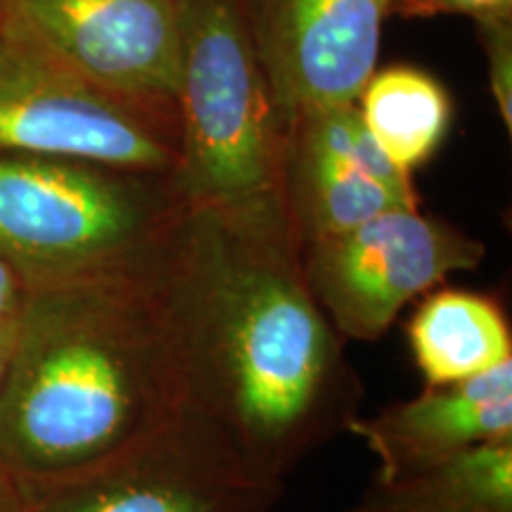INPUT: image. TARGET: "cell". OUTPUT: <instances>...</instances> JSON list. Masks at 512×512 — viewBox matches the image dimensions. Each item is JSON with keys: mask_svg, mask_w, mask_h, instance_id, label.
Wrapping results in <instances>:
<instances>
[{"mask_svg": "<svg viewBox=\"0 0 512 512\" xmlns=\"http://www.w3.org/2000/svg\"><path fill=\"white\" fill-rule=\"evenodd\" d=\"M347 512H512V439L375 477Z\"/></svg>", "mask_w": 512, "mask_h": 512, "instance_id": "cell-13", "label": "cell"}, {"mask_svg": "<svg viewBox=\"0 0 512 512\" xmlns=\"http://www.w3.org/2000/svg\"><path fill=\"white\" fill-rule=\"evenodd\" d=\"M408 342L427 384L479 377L512 361V332L503 306L486 294H427L408 323Z\"/></svg>", "mask_w": 512, "mask_h": 512, "instance_id": "cell-12", "label": "cell"}, {"mask_svg": "<svg viewBox=\"0 0 512 512\" xmlns=\"http://www.w3.org/2000/svg\"><path fill=\"white\" fill-rule=\"evenodd\" d=\"M479 38L486 53L489 86L501 114L505 131H512V19H484L477 22Z\"/></svg>", "mask_w": 512, "mask_h": 512, "instance_id": "cell-15", "label": "cell"}, {"mask_svg": "<svg viewBox=\"0 0 512 512\" xmlns=\"http://www.w3.org/2000/svg\"><path fill=\"white\" fill-rule=\"evenodd\" d=\"M377 456L375 477H396L482 444L512 439V361L472 380L427 384L415 399L356 415L347 427Z\"/></svg>", "mask_w": 512, "mask_h": 512, "instance_id": "cell-11", "label": "cell"}, {"mask_svg": "<svg viewBox=\"0 0 512 512\" xmlns=\"http://www.w3.org/2000/svg\"><path fill=\"white\" fill-rule=\"evenodd\" d=\"M482 240L420 209H392L302 245L306 283L344 342H375L413 299L475 271Z\"/></svg>", "mask_w": 512, "mask_h": 512, "instance_id": "cell-6", "label": "cell"}, {"mask_svg": "<svg viewBox=\"0 0 512 512\" xmlns=\"http://www.w3.org/2000/svg\"><path fill=\"white\" fill-rule=\"evenodd\" d=\"M83 79L176 102L178 0H0Z\"/></svg>", "mask_w": 512, "mask_h": 512, "instance_id": "cell-10", "label": "cell"}, {"mask_svg": "<svg viewBox=\"0 0 512 512\" xmlns=\"http://www.w3.org/2000/svg\"><path fill=\"white\" fill-rule=\"evenodd\" d=\"M249 34L285 124L356 105L377 69L394 0H242Z\"/></svg>", "mask_w": 512, "mask_h": 512, "instance_id": "cell-8", "label": "cell"}, {"mask_svg": "<svg viewBox=\"0 0 512 512\" xmlns=\"http://www.w3.org/2000/svg\"><path fill=\"white\" fill-rule=\"evenodd\" d=\"M0 152L171 176L176 102L95 86L0 3Z\"/></svg>", "mask_w": 512, "mask_h": 512, "instance_id": "cell-5", "label": "cell"}, {"mask_svg": "<svg viewBox=\"0 0 512 512\" xmlns=\"http://www.w3.org/2000/svg\"><path fill=\"white\" fill-rule=\"evenodd\" d=\"M392 15L434 17L465 15L475 22L484 19H512V0H394Z\"/></svg>", "mask_w": 512, "mask_h": 512, "instance_id": "cell-16", "label": "cell"}, {"mask_svg": "<svg viewBox=\"0 0 512 512\" xmlns=\"http://www.w3.org/2000/svg\"><path fill=\"white\" fill-rule=\"evenodd\" d=\"M0 512H29L27 486L0 456Z\"/></svg>", "mask_w": 512, "mask_h": 512, "instance_id": "cell-18", "label": "cell"}, {"mask_svg": "<svg viewBox=\"0 0 512 512\" xmlns=\"http://www.w3.org/2000/svg\"><path fill=\"white\" fill-rule=\"evenodd\" d=\"M150 278L181 366V418L249 477L283 486L347 432L361 382L306 283L285 204H183Z\"/></svg>", "mask_w": 512, "mask_h": 512, "instance_id": "cell-1", "label": "cell"}, {"mask_svg": "<svg viewBox=\"0 0 512 512\" xmlns=\"http://www.w3.org/2000/svg\"><path fill=\"white\" fill-rule=\"evenodd\" d=\"M27 285L0 259V320L17 318L27 304Z\"/></svg>", "mask_w": 512, "mask_h": 512, "instance_id": "cell-17", "label": "cell"}, {"mask_svg": "<svg viewBox=\"0 0 512 512\" xmlns=\"http://www.w3.org/2000/svg\"><path fill=\"white\" fill-rule=\"evenodd\" d=\"M356 110L389 162L411 176L437 155L453 121L451 95L441 81L411 64L375 69Z\"/></svg>", "mask_w": 512, "mask_h": 512, "instance_id": "cell-14", "label": "cell"}, {"mask_svg": "<svg viewBox=\"0 0 512 512\" xmlns=\"http://www.w3.org/2000/svg\"><path fill=\"white\" fill-rule=\"evenodd\" d=\"M150 259L29 290L0 384V456L27 489L110 463L181 415V366Z\"/></svg>", "mask_w": 512, "mask_h": 512, "instance_id": "cell-2", "label": "cell"}, {"mask_svg": "<svg viewBox=\"0 0 512 512\" xmlns=\"http://www.w3.org/2000/svg\"><path fill=\"white\" fill-rule=\"evenodd\" d=\"M17 330H19V316L10 320H0V384L8 373L12 354H15L17 344Z\"/></svg>", "mask_w": 512, "mask_h": 512, "instance_id": "cell-19", "label": "cell"}, {"mask_svg": "<svg viewBox=\"0 0 512 512\" xmlns=\"http://www.w3.org/2000/svg\"><path fill=\"white\" fill-rule=\"evenodd\" d=\"M418 204L413 176L389 162L356 105L304 114L290 126L285 207L302 245Z\"/></svg>", "mask_w": 512, "mask_h": 512, "instance_id": "cell-9", "label": "cell"}, {"mask_svg": "<svg viewBox=\"0 0 512 512\" xmlns=\"http://www.w3.org/2000/svg\"><path fill=\"white\" fill-rule=\"evenodd\" d=\"M27 494L29 512H273L283 486L249 477L178 415L124 456Z\"/></svg>", "mask_w": 512, "mask_h": 512, "instance_id": "cell-7", "label": "cell"}, {"mask_svg": "<svg viewBox=\"0 0 512 512\" xmlns=\"http://www.w3.org/2000/svg\"><path fill=\"white\" fill-rule=\"evenodd\" d=\"M181 209L169 176L0 152V259L27 290L145 264Z\"/></svg>", "mask_w": 512, "mask_h": 512, "instance_id": "cell-4", "label": "cell"}, {"mask_svg": "<svg viewBox=\"0 0 512 512\" xmlns=\"http://www.w3.org/2000/svg\"><path fill=\"white\" fill-rule=\"evenodd\" d=\"M178 152L190 207L285 204L290 126L256 57L242 0H178Z\"/></svg>", "mask_w": 512, "mask_h": 512, "instance_id": "cell-3", "label": "cell"}]
</instances>
